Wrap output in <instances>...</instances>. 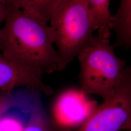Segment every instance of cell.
Instances as JSON below:
<instances>
[{"label": "cell", "mask_w": 131, "mask_h": 131, "mask_svg": "<svg viewBox=\"0 0 131 131\" xmlns=\"http://www.w3.org/2000/svg\"><path fill=\"white\" fill-rule=\"evenodd\" d=\"M48 23L12 8L0 27V53L16 64L42 75L58 71L59 58Z\"/></svg>", "instance_id": "cell-1"}, {"label": "cell", "mask_w": 131, "mask_h": 131, "mask_svg": "<svg viewBox=\"0 0 131 131\" xmlns=\"http://www.w3.org/2000/svg\"><path fill=\"white\" fill-rule=\"evenodd\" d=\"M79 62L81 91L105 101L131 76L130 67L117 57L110 38L98 34L76 57Z\"/></svg>", "instance_id": "cell-2"}, {"label": "cell", "mask_w": 131, "mask_h": 131, "mask_svg": "<svg viewBox=\"0 0 131 131\" xmlns=\"http://www.w3.org/2000/svg\"><path fill=\"white\" fill-rule=\"evenodd\" d=\"M49 23L59 58L58 71H60L92 40L97 28L86 0H63Z\"/></svg>", "instance_id": "cell-3"}, {"label": "cell", "mask_w": 131, "mask_h": 131, "mask_svg": "<svg viewBox=\"0 0 131 131\" xmlns=\"http://www.w3.org/2000/svg\"><path fill=\"white\" fill-rule=\"evenodd\" d=\"M131 129V76L112 97L94 109L74 130L123 131Z\"/></svg>", "instance_id": "cell-4"}, {"label": "cell", "mask_w": 131, "mask_h": 131, "mask_svg": "<svg viewBox=\"0 0 131 131\" xmlns=\"http://www.w3.org/2000/svg\"><path fill=\"white\" fill-rule=\"evenodd\" d=\"M43 75L9 61L0 53V93L10 94L22 87L51 95L52 89L43 82Z\"/></svg>", "instance_id": "cell-5"}, {"label": "cell", "mask_w": 131, "mask_h": 131, "mask_svg": "<svg viewBox=\"0 0 131 131\" xmlns=\"http://www.w3.org/2000/svg\"><path fill=\"white\" fill-rule=\"evenodd\" d=\"M110 30L116 34L113 47L130 49L131 47V0H120L116 13L111 16Z\"/></svg>", "instance_id": "cell-6"}, {"label": "cell", "mask_w": 131, "mask_h": 131, "mask_svg": "<svg viewBox=\"0 0 131 131\" xmlns=\"http://www.w3.org/2000/svg\"><path fill=\"white\" fill-rule=\"evenodd\" d=\"M29 108L27 121L23 131H63L44 107L39 97H36Z\"/></svg>", "instance_id": "cell-7"}, {"label": "cell", "mask_w": 131, "mask_h": 131, "mask_svg": "<svg viewBox=\"0 0 131 131\" xmlns=\"http://www.w3.org/2000/svg\"><path fill=\"white\" fill-rule=\"evenodd\" d=\"M63 0H10L13 8L25 11L47 23Z\"/></svg>", "instance_id": "cell-8"}, {"label": "cell", "mask_w": 131, "mask_h": 131, "mask_svg": "<svg viewBox=\"0 0 131 131\" xmlns=\"http://www.w3.org/2000/svg\"><path fill=\"white\" fill-rule=\"evenodd\" d=\"M96 24L97 33L110 38V0H86Z\"/></svg>", "instance_id": "cell-9"}, {"label": "cell", "mask_w": 131, "mask_h": 131, "mask_svg": "<svg viewBox=\"0 0 131 131\" xmlns=\"http://www.w3.org/2000/svg\"><path fill=\"white\" fill-rule=\"evenodd\" d=\"M11 94L0 93V121L3 115L13 105Z\"/></svg>", "instance_id": "cell-10"}, {"label": "cell", "mask_w": 131, "mask_h": 131, "mask_svg": "<svg viewBox=\"0 0 131 131\" xmlns=\"http://www.w3.org/2000/svg\"><path fill=\"white\" fill-rule=\"evenodd\" d=\"M12 8L10 0H0V27Z\"/></svg>", "instance_id": "cell-11"}, {"label": "cell", "mask_w": 131, "mask_h": 131, "mask_svg": "<svg viewBox=\"0 0 131 131\" xmlns=\"http://www.w3.org/2000/svg\"><path fill=\"white\" fill-rule=\"evenodd\" d=\"M131 131V130H126V131Z\"/></svg>", "instance_id": "cell-12"}]
</instances>
